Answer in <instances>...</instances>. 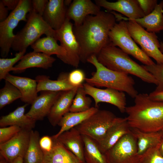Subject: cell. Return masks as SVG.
Listing matches in <instances>:
<instances>
[{
  "mask_svg": "<svg viewBox=\"0 0 163 163\" xmlns=\"http://www.w3.org/2000/svg\"><path fill=\"white\" fill-rule=\"evenodd\" d=\"M101 7L91 0H74L67 9L66 18L74 21V26L81 25L89 15H96Z\"/></svg>",
  "mask_w": 163,
  "mask_h": 163,
  "instance_id": "15",
  "label": "cell"
},
{
  "mask_svg": "<svg viewBox=\"0 0 163 163\" xmlns=\"http://www.w3.org/2000/svg\"><path fill=\"white\" fill-rule=\"evenodd\" d=\"M28 105L25 104L8 115L2 116L0 119V126H16L22 129L33 130L36 121L25 114V108Z\"/></svg>",
  "mask_w": 163,
  "mask_h": 163,
  "instance_id": "23",
  "label": "cell"
},
{
  "mask_svg": "<svg viewBox=\"0 0 163 163\" xmlns=\"http://www.w3.org/2000/svg\"><path fill=\"white\" fill-rule=\"evenodd\" d=\"M99 110L98 107H92L88 110L82 112H71L65 114L62 117L58 125L61 128L58 133L52 138L56 139L64 132L75 127L82 123Z\"/></svg>",
  "mask_w": 163,
  "mask_h": 163,
  "instance_id": "26",
  "label": "cell"
},
{
  "mask_svg": "<svg viewBox=\"0 0 163 163\" xmlns=\"http://www.w3.org/2000/svg\"><path fill=\"white\" fill-rule=\"evenodd\" d=\"M20 0H1L8 10H14L18 5Z\"/></svg>",
  "mask_w": 163,
  "mask_h": 163,
  "instance_id": "42",
  "label": "cell"
},
{
  "mask_svg": "<svg viewBox=\"0 0 163 163\" xmlns=\"http://www.w3.org/2000/svg\"><path fill=\"white\" fill-rule=\"evenodd\" d=\"M83 85L79 87L73 99L69 112H82L87 111L91 107V99L86 96Z\"/></svg>",
  "mask_w": 163,
  "mask_h": 163,
  "instance_id": "32",
  "label": "cell"
},
{
  "mask_svg": "<svg viewBox=\"0 0 163 163\" xmlns=\"http://www.w3.org/2000/svg\"><path fill=\"white\" fill-rule=\"evenodd\" d=\"M72 1L71 0H64V3L66 6H70Z\"/></svg>",
  "mask_w": 163,
  "mask_h": 163,
  "instance_id": "47",
  "label": "cell"
},
{
  "mask_svg": "<svg viewBox=\"0 0 163 163\" xmlns=\"http://www.w3.org/2000/svg\"><path fill=\"white\" fill-rule=\"evenodd\" d=\"M78 87L61 91L47 116L49 121L52 126H55L58 125L63 116L69 112Z\"/></svg>",
  "mask_w": 163,
  "mask_h": 163,
  "instance_id": "18",
  "label": "cell"
},
{
  "mask_svg": "<svg viewBox=\"0 0 163 163\" xmlns=\"http://www.w3.org/2000/svg\"><path fill=\"white\" fill-rule=\"evenodd\" d=\"M40 135L37 131H30L28 148L24 157L25 163H42L43 153L39 143Z\"/></svg>",
  "mask_w": 163,
  "mask_h": 163,
  "instance_id": "30",
  "label": "cell"
},
{
  "mask_svg": "<svg viewBox=\"0 0 163 163\" xmlns=\"http://www.w3.org/2000/svg\"><path fill=\"white\" fill-rule=\"evenodd\" d=\"M8 9L0 1V21L5 20L8 16Z\"/></svg>",
  "mask_w": 163,
  "mask_h": 163,
  "instance_id": "43",
  "label": "cell"
},
{
  "mask_svg": "<svg viewBox=\"0 0 163 163\" xmlns=\"http://www.w3.org/2000/svg\"><path fill=\"white\" fill-rule=\"evenodd\" d=\"M61 91H42L33 103L27 116L36 121L43 120L48 115L50 110Z\"/></svg>",
  "mask_w": 163,
  "mask_h": 163,
  "instance_id": "16",
  "label": "cell"
},
{
  "mask_svg": "<svg viewBox=\"0 0 163 163\" xmlns=\"http://www.w3.org/2000/svg\"><path fill=\"white\" fill-rule=\"evenodd\" d=\"M107 163H140L137 140L131 133L123 136L104 154Z\"/></svg>",
  "mask_w": 163,
  "mask_h": 163,
  "instance_id": "10",
  "label": "cell"
},
{
  "mask_svg": "<svg viewBox=\"0 0 163 163\" xmlns=\"http://www.w3.org/2000/svg\"></svg>",
  "mask_w": 163,
  "mask_h": 163,
  "instance_id": "50",
  "label": "cell"
},
{
  "mask_svg": "<svg viewBox=\"0 0 163 163\" xmlns=\"http://www.w3.org/2000/svg\"><path fill=\"white\" fill-rule=\"evenodd\" d=\"M143 67L155 78L157 82L156 87L154 90L156 91H163V64L143 65Z\"/></svg>",
  "mask_w": 163,
  "mask_h": 163,
  "instance_id": "35",
  "label": "cell"
},
{
  "mask_svg": "<svg viewBox=\"0 0 163 163\" xmlns=\"http://www.w3.org/2000/svg\"><path fill=\"white\" fill-rule=\"evenodd\" d=\"M52 139L53 141L52 149L49 152H43L42 163H82L57 139Z\"/></svg>",
  "mask_w": 163,
  "mask_h": 163,
  "instance_id": "25",
  "label": "cell"
},
{
  "mask_svg": "<svg viewBox=\"0 0 163 163\" xmlns=\"http://www.w3.org/2000/svg\"><path fill=\"white\" fill-rule=\"evenodd\" d=\"M122 118L110 111L99 109L75 127L82 135L86 136L97 142L103 138L110 128Z\"/></svg>",
  "mask_w": 163,
  "mask_h": 163,
  "instance_id": "8",
  "label": "cell"
},
{
  "mask_svg": "<svg viewBox=\"0 0 163 163\" xmlns=\"http://www.w3.org/2000/svg\"><path fill=\"white\" fill-rule=\"evenodd\" d=\"M67 9L63 0H50L42 17L52 29L56 30L61 28L66 21Z\"/></svg>",
  "mask_w": 163,
  "mask_h": 163,
  "instance_id": "19",
  "label": "cell"
},
{
  "mask_svg": "<svg viewBox=\"0 0 163 163\" xmlns=\"http://www.w3.org/2000/svg\"><path fill=\"white\" fill-rule=\"evenodd\" d=\"M55 139L72 153L82 163H85L82 136L75 127L64 132Z\"/></svg>",
  "mask_w": 163,
  "mask_h": 163,
  "instance_id": "22",
  "label": "cell"
},
{
  "mask_svg": "<svg viewBox=\"0 0 163 163\" xmlns=\"http://www.w3.org/2000/svg\"><path fill=\"white\" fill-rule=\"evenodd\" d=\"M73 25L66 18L61 28L56 30V38L66 51L65 56L61 60L64 63L77 68L79 65L80 49L74 33Z\"/></svg>",
  "mask_w": 163,
  "mask_h": 163,
  "instance_id": "11",
  "label": "cell"
},
{
  "mask_svg": "<svg viewBox=\"0 0 163 163\" xmlns=\"http://www.w3.org/2000/svg\"><path fill=\"white\" fill-rule=\"evenodd\" d=\"M68 74L67 72H61L56 80H51L49 76L46 75L37 76L35 80L37 83L38 92L62 91L73 88L75 87L71 85L68 81Z\"/></svg>",
  "mask_w": 163,
  "mask_h": 163,
  "instance_id": "24",
  "label": "cell"
},
{
  "mask_svg": "<svg viewBox=\"0 0 163 163\" xmlns=\"http://www.w3.org/2000/svg\"><path fill=\"white\" fill-rule=\"evenodd\" d=\"M159 50L163 54V42H160Z\"/></svg>",
  "mask_w": 163,
  "mask_h": 163,
  "instance_id": "48",
  "label": "cell"
},
{
  "mask_svg": "<svg viewBox=\"0 0 163 163\" xmlns=\"http://www.w3.org/2000/svg\"><path fill=\"white\" fill-rule=\"evenodd\" d=\"M159 143L140 155V163H163V156L158 150Z\"/></svg>",
  "mask_w": 163,
  "mask_h": 163,
  "instance_id": "36",
  "label": "cell"
},
{
  "mask_svg": "<svg viewBox=\"0 0 163 163\" xmlns=\"http://www.w3.org/2000/svg\"><path fill=\"white\" fill-rule=\"evenodd\" d=\"M95 3L111 12L116 21H127L142 18L145 15L137 0H118L110 2L106 0H95Z\"/></svg>",
  "mask_w": 163,
  "mask_h": 163,
  "instance_id": "12",
  "label": "cell"
},
{
  "mask_svg": "<svg viewBox=\"0 0 163 163\" xmlns=\"http://www.w3.org/2000/svg\"><path fill=\"white\" fill-rule=\"evenodd\" d=\"M109 36L110 44L118 46L124 52L133 56L144 65L150 66L155 63L136 44L127 29L126 21L121 20L115 24L110 31Z\"/></svg>",
  "mask_w": 163,
  "mask_h": 163,
  "instance_id": "7",
  "label": "cell"
},
{
  "mask_svg": "<svg viewBox=\"0 0 163 163\" xmlns=\"http://www.w3.org/2000/svg\"><path fill=\"white\" fill-rule=\"evenodd\" d=\"M22 129L16 126H11L0 128V144L4 143L13 137Z\"/></svg>",
  "mask_w": 163,
  "mask_h": 163,
  "instance_id": "38",
  "label": "cell"
},
{
  "mask_svg": "<svg viewBox=\"0 0 163 163\" xmlns=\"http://www.w3.org/2000/svg\"><path fill=\"white\" fill-rule=\"evenodd\" d=\"M139 5L145 15L151 13L157 5V0H137Z\"/></svg>",
  "mask_w": 163,
  "mask_h": 163,
  "instance_id": "39",
  "label": "cell"
},
{
  "mask_svg": "<svg viewBox=\"0 0 163 163\" xmlns=\"http://www.w3.org/2000/svg\"><path fill=\"white\" fill-rule=\"evenodd\" d=\"M116 21L110 12L101 11L96 15L88 16L80 25L73 26L80 47L81 62L85 63L91 56H97L103 48L110 43L109 34Z\"/></svg>",
  "mask_w": 163,
  "mask_h": 163,
  "instance_id": "1",
  "label": "cell"
},
{
  "mask_svg": "<svg viewBox=\"0 0 163 163\" xmlns=\"http://www.w3.org/2000/svg\"><path fill=\"white\" fill-rule=\"evenodd\" d=\"M5 83L4 87L0 90V109L21 97V93L14 85L7 80Z\"/></svg>",
  "mask_w": 163,
  "mask_h": 163,
  "instance_id": "33",
  "label": "cell"
},
{
  "mask_svg": "<svg viewBox=\"0 0 163 163\" xmlns=\"http://www.w3.org/2000/svg\"><path fill=\"white\" fill-rule=\"evenodd\" d=\"M130 130L136 139L137 152L140 156L149 149L158 145L162 138L161 131L147 132L131 128Z\"/></svg>",
  "mask_w": 163,
  "mask_h": 163,
  "instance_id": "28",
  "label": "cell"
},
{
  "mask_svg": "<svg viewBox=\"0 0 163 163\" xmlns=\"http://www.w3.org/2000/svg\"><path fill=\"white\" fill-rule=\"evenodd\" d=\"M149 94L150 98L153 100L163 101V91H154Z\"/></svg>",
  "mask_w": 163,
  "mask_h": 163,
  "instance_id": "44",
  "label": "cell"
},
{
  "mask_svg": "<svg viewBox=\"0 0 163 163\" xmlns=\"http://www.w3.org/2000/svg\"><path fill=\"white\" fill-rule=\"evenodd\" d=\"M86 78L84 72L80 69H76L69 73L68 81L69 84L74 87L83 85Z\"/></svg>",
  "mask_w": 163,
  "mask_h": 163,
  "instance_id": "37",
  "label": "cell"
},
{
  "mask_svg": "<svg viewBox=\"0 0 163 163\" xmlns=\"http://www.w3.org/2000/svg\"><path fill=\"white\" fill-rule=\"evenodd\" d=\"M131 133L126 117L112 126L108 130L103 138L97 142L98 148L103 154L112 147L124 135Z\"/></svg>",
  "mask_w": 163,
  "mask_h": 163,
  "instance_id": "20",
  "label": "cell"
},
{
  "mask_svg": "<svg viewBox=\"0 0 163 163\" xmlns=\"http://www.w3.org/2000/svg\"><path fill=\"white\" fill-rule=\"evenodd\" d=\"M8 163H24L23 158L21 157H18Z\"/></svg>",
  "mask_w": 163,
  "mask_h": 163,
  "instance_id": "45",
  "label": "cell"
},
{
  "mask_svg": "<svg viewBox=\"0 0 163 163\" xmlns=\"http://www.w3.org/2000/svg\"><path fill=\"white\" fill-rule=\"evenodd\" d=\"M26 51L18 52L14 57L11 58H0V80L4 79L6 75L11 71L14 66L20 61L25 55Z\"/></svg>",
  "mask_w": 163,
  "mask_h": 163,
  "instance_id": "34",
  "label": "cell"
},
{
  "mask_svg": "<svg viewBox=\"0 0 163 163\" xmlns=\"http://www.w3.org/2000/svg\"><path fill=\"white\" fill-rule=\"evenodd\" d=\"M83 86L86 94L94 99L95 107L98 108L100 103L105 102L116 106L121 113L125 112L127 107L124 92L112 88H99L86 83H84Z\"/></svg>",
  "mask_w": 163,
  "mask_h": 163,
  "instance_id": "13",
  "label": "cell"
},
{
  "mask_svg": "<svg viewBox=\"0 0 163 163\" xmlns=\"http://www.w3.org/2000/svg\"><path fill=\"white\" fill-rule=\"evenodd\" d=\"M27 22L23 28L16 35L11 48L18 52L26 51L27 48L43 34L56 39V30L44 21L42 17L32 10L28 14Z\"/></svg>",
  "mask_w": 163,
  "mask_h": 163,
  "instance_id": "5",
  "label": "cell"
},
{
  "mask_svg": "<svg viewBox=\"0 0 163 163\" xmlns=\"http://www.w3.org/2000/svg\"><path fill=\"white\" fill-rule=\"evenodd\" d=\"M39 143L43 152H47L51 150L53 146V141L52 137L44 136L40 139Z\"/></svg>",
  "mask_w": 163,
  "mask_h": 163,
  "instance_id": "41",
  "label": "cell"
},
{
  "mask_svg": "<svg viewBox=\"0 0 163 163\" xmlns=\"http://www.w3.org/2000/svg\"><path fill=\"white\" fill-rule=\"evenodd\" d=\"M57 40L51 36L40 38L30 46L33 51L51 56L56 55L60 59L66 55L64 48L57 43Z\"/></svg>",
  "mask_w": 163,
  "mask_h": 163,
  "instance_id": "29",
  "label": "cell"
},
{
  "mask_svg": "<svg viewBox=\"0 0 163 163\" xmlns=\"http://www.w3.org/2000/svg\"><path fill=\"white\" fill-rule=\"evenodd\" d=\"M125 112L131 128L147 132L163 129V101L153 100L147 94L138 93L134 104L127 107Z\"/></svg>",
  "mask_w": 163,
  "mask_h": 163,
  "instance_id": "2",
  "label": "cell"
},
{
  "mask_svg": "<svg viewBox=\"0 0 163 163\" xmlns=\"http://www.w3.org/2000/svg\"><path fill=\"white\" fill-rule=\"evenodd\" d=\"M32 10L31 0H20L17 7L0 22V54L2 58L8 55L11 48L15 36L14 29L20 21H27V14Z\"/></svg>",
  "mask_w": 163,
  "mask_h": 163,
  "instance_id": "6",
  "label": "cell"
},
{
  "mask_svg": "<svg viewBox=\"0 0 163 163\" xmlns=\"http://www.w3.org/2000/svg\"><path fill=\"white\" fill-rule=\"evenodd\" d=\"M131 20L135 21L149 32L156 33L163 30V1L158 4L150 14Z\"/></svg>",
  "mask_w": 163,
  "mask_h": 163,
  "instance_id": "27",
  "label": "cell"
},
{
  "mask_svg": "<svg viewBox=\"0 0 163 163\" xmlns=\"http://www.w3.org/2000/svg\"><path fill=\"white\" fill-rule=\"evenodd\" d=\"M126 21L127 27L132 37L141 50L158 64H163V54L159 50L160 42L156 33L145 30L135 21Z\"/></svg>",
  "mask_w": 163,
  "mask_h": 163,
  "instance_id": "9",
  "label": "cell"
},
{
  "mask_svg": "<svg viewBox=\"0 0 163 163\" xmlns=\"http://www.w3.org/2000/svg\"><path fill=\"white\" fill-rule=\"evenodd\" d=\"M48 1V0H31L32 10L42 16Z\"/></svg>",
  "mask_w": 163,
  "mask_h": 163,
  "instance_id": "40",
  "label": "cell"
},
{
  "mask_svg": "<svg viewBox=\"0 0 163 163\" xmlns=\"http://www.w3.org/2000/svg\"><path fill=\"white\" fill-rule=\"evenodd\" d=\"M158 150L161 154L163 156V138L159 144Z\"/></svg>",
  "mask_w": 163,
  "mask_h": 163,
  "instance_id": "46",
  "label": "cell"
},
{
  "mask_svg": "<svg viewBox=\"0 0 163 163\" xmlns=\"http://www.w3.org/2000/svg\"><path fill=\"white\" fill-rule=\"evenodd\" d=\"M30 131L22 129L8 141L0 144V153L8 163L16 158H24L28 147Z\"/></svg>",
  "mask_w": 163,
  "mask_h": 163,
  "instance_id": "14",
  "label": "cell"
},
{
  "mask_svg": "<svg viewBox=\"0 0 163 163\" xmlns=\"http://www.w3.org/2000/svg\"><path fill=\"white\" fill-rule=\"evenodd\" d=\"M56 60L51 56L33 51L25 54L11 71L14 73H19L31 68L48 69L52 66Z\"/></svg>",
  "mask_w": 163,
  "mask_h": 163,
  "instance_id": "17",
  "label": "cell"
},
{
  "mask_svg": "<svg viewBox=\"0 0 163 163\" xmlns=\"http://www.w3.org/2000/svg\"><path fill=\"white\" fill-rule=\"evenodd\" d=\"M5 80L11 83L19 90L21 95L20 99L25 104H31L38 96L37 83L35 79L9 73Z\"/></svg>",
  "mask_w": 163,
  "mask_h": 163,
  "instance_id": "21",
  "label": "cell"
},
{
  "mask_svg": "<svg viewBox=\"0 0 163 163\" xmlns=\"http://www.w3.org/2000/svg\"><path fill=\"white\" fill-rule=\"evenodd\" d=\"M96 57L99 62L110 69L134 75L146 83L157 84L155 78L143 65H140L110 43L103 48Z\"/></svg>",
  "mask_w": 163,
  "mask_h": 163,
  "instance_id": "3",
  "label": "cell"
},
{
  "mask_svg": "<svg viewBox=\"0 0 163 163\" xmlns=\"http://www.w3.org/2000/svg\"><path fill=\"white\" fill-rule=\"evenodd\" d=\"M161 132L162 134V138H163V129H162L161 131Z\"/></svg>",
  "mask_w": 163,
  "mask_h": 163,
  "instance_id": "49",
  "label": "cell"
},
{
  "mask_svg": "<svg viewBox=\"0 0 163 163\" xmlns=\"http://www.w3.org/2000/svg\"><path fill=\"white\" fill-rule=\"evenodd\" d=\"M87 62L93 65L96 71L91 78H86V83L95 87H106L125 92L133 98L138 94L134 86L135 81L129 75L107 68L98 62L95 56L89 57Z\"/></svg>",
  "mask_w": 163,
  "mask_h": 163,
  "instance_id": "4",
  "label": "cell"
},
{
  "mask_svg": "<svg viewBox=\"0 0 163 163\" xmlns=\"http://www.w3.org/2000/svg\"><path fill=\"white\" fill-rule=\"evenodd\" d=\"M82 136L84 157L86 163H107L104 155L100 150L96 142L86 136Z\"/></svg>",
  "mask_w": 163,
  "mask_h": 163,
  "instance_id": "31",
  "label": "cell"
}]
</instances>
